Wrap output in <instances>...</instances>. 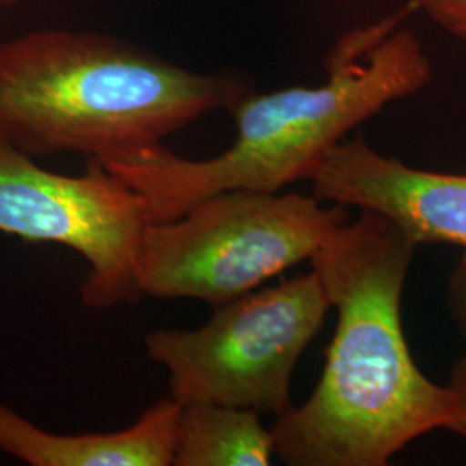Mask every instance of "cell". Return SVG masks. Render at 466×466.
<instances>
[{
	"label": "cell",
	"mask_w": 466,
	"mask_h": 466,
	"mask_svg": "<svg viewBox=\"0 0 466 466\" xmlns=\"http://www.w3.org/2000/svg\"><path fill=\"white\" fill-rule=\"evenodd\" d=\"M275 454L259 413L211 402L180 404L173 466H267Z\"/></svg>",
	"instance_id": "cell-9"
},
{
	"label": "cell",
	"mask_w": 466,
	"mask_h": 466,
	"mask_svg": "<svg viewBox=\"0 0 466 466\" xmlns=\"http://www.w3.org/2000/svg\"><path fill=\"white\" fill-rule=\"evenodd\" d=\"M389 218L361 211L309 259L337 329L315 392L277 417L275 454L292 466H385L454 418L450 387L415 365L400 296L417 249Z\"/></svg>",
	"instance_id": "cell-1"
},
{
	"label": "cell",
	"mask_w": 466,
	"mask_h": 466,
	"mask_svg": "<svg viewBox=\"0 0 466 466\" xmlns=\"http://www.w3.org/2000/svg\"><path fill=\"white\" fill-rule=\"evenodd\" d=\"M0 2H15V0H0Z\"/></svg>",
	"instance_id": "cell-13"
},
{
	"label": "cell",
	"mask_w": 466,
	"mask_h": 466,
	"mask_svg": "<svg viewBox=\"0 0 466 466\" xmlns=\"http://www.w3.org/2000/svg\"><path fill=\"white\" fill-rule=\"evenodd\" d=\"M400 13L342 35L325 59L327 80L246 94L230 109L237 137L209 159H185L163 144L125 159L100 163L146 204L152 223L171 221L221 192H280L311 180L348 135L396 100L432 82L433 66Z\"/></svg>",
	"instance_id": "cell-2"
},
{
	"label": "cell",
	"mask_w": 466,
	"mask_h": 466,
	"mask_svg": "<svg viewBox=\"0 0 466 466\" xmlns=\"http://www.w3.org/2000/svg\"><path fill=\"white\" fill-rule=\"evenodd\" d=\"M178 411L167 398L125 431L54 433L0 402V452L32 466H171Z\"/></svg>",
	"instance_id": "cell-8"
},
{
	"label": "cell",
	"mask_w": 466,
	"mask_h": 466,
	"mask_svg": "<svg viewBox=\"0 0 466 466\" xmlns=\"http://www.w3.org/2000/svg\"><path fill=\"white\" fill-rule=\"evenodd\" d=\"M348 208L302 194L232 190L144 228L135 263L142 296L199 299L213 308L311 259Z\"/></svg>",
	"instance_id": "cell-4"
},
{
	"label": "cell",
	"mask_w": 466,
	"mask_h": 466,
	"mask_svg": "<svg viewBox=\"0 0 466 466\" xmlns=\"http://www.w3.org/2000/svg\"><path fill=\"white\" fill-rule=\"evenodd\" d=\"M330 308L311 271L217 306L198 330H154L146 350L167 368L171 400L280 417L294 406V370Z\"/></svg>",
	"instance_id": "cell-5"
},
{
	"label": "cell",
	"mask_w": 466,
	"mask_h": 466,
	"mask_svg": "<svg viewBox=\"0 0 466 466\" xmlns=\"http://www.w3.org/2000/svg\"><path fill=\"white\" fill-rule=\"evenodd\" d=\"M454 398V418L448 431L466 437V356L452 368L451 382L448 385Z\"/></svg>",
	"instance_id": "cell-11"
},
{
	"label": "cell",
	"mask_w": 466,
	"mask_h": 466,
	"mask_svg": "<svg viewBox=\"0 0 466 466\" xmlns=\"http://www.w3.org/2000/svg\"><path fill=\"white\" fill-rule=\"evenodd\" d=\"M249 86L88 30L44 28L0 44V140L30 156L111 163L233 104Z\"/></svg>",
	"instance_id": "cell-3"
},
{
	"label": "cell",
	"mask_w": 466,
	"mask_h": 466,
	"mask_svg": "<svg viewBox=\"0 0 466 466\" xmlns=\"http://www.w3.org/2000/svg\"><path fill=\"white\" fill-rule=\"evenodd\" d=\"M408 4L425 13L446 34L466 44V0H408Z\"/></svg>",
	"instance_id": "cell-10"
},
{
	"label": "cell",
	"mask_w": 466,
	"mask_h": 466,
	"mask_svg": "<svg viewBox=\"0 0 466 466\" xmlns=\"http://www.w3.org/2000/svg\"><path fill=\"white\" fill-rule=\"evenodd\" d=\"M311 184L318 199L379 213L417 244L466 249V175L410 167L356 137L330 150Z\"/></svg>",
	"instance_id": "cell-7"
},
{
	"label": "cell",
	"mask_w": 466,
	"mask_h": 466,
	"mask_svg": "<svg viewBox=\"0 0 466 466\" xmlns=\"http://www.w3.org/2000/svg\"><path fill=\"white\" fill-rule=\"evenodd\" d=\"M147 223L144 200L99 161L67 177L0 140V232L82 254L86 308L111 309L142 298L135 263Z\"/></svg>",
	"instance_id": "cell-6"
},
{
	"label": "cell",
	"mask_w": 466,
	"mask_h": 466,
	"mask_svg": "<svg viewBox=\"0 0 466 466\" xmlns=\"http://www.w3.org/2000/svg\"><path fill=\"white\" fill-rule=\"evenodd\" d=\"M450 299L452 313L458 319L466 339V252L451 277Z\"/></svg>",
	"instance_id": "cell-12"
}]
</instances>
